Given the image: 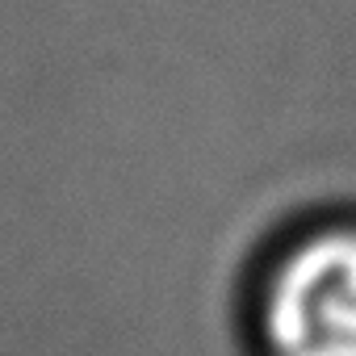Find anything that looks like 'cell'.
Returning a JSON list of instances; mask_svg holds the SVG:
<instances>
[{
	"mask_svg": "<svg viewBox=\"0 0 356 356\" xmlns=\"http://www.w3.org/2000/svg\"><path fill=\"white\" fill-rule=\"evenodd\" d=\"M264 356H356V227L331 222L293 239L256 302Z\"/></svg>",
	"mask_w": 356,
	"mask_h": 356,
	"instance_id": "1",
	"label": "cell"
}]
</instances>
